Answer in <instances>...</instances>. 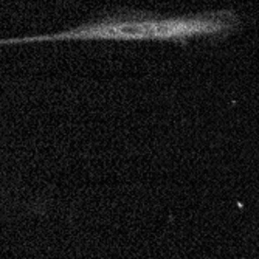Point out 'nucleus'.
Returning a JSON list of instances; mask_svg holds the SVG:
<instances>
[{"instance_id": "obj_1", "label": "nucleus", "mask_w": 259, "mask_h": 259, "mask_svg": "<svg viewBox=\"0 0 259 259\" xmlns=\"http://www.w3.org/2000/svg\"><path fill=\"white\" fill-rule=\"evenodd\" d=\"M239 25V16L230 10L177 17H158L151 14H118L87 22L76 28H70L55 34L0 39V45L58 40L186 42L193 37H222L236 31Z\"/></svg>"}]
</instances>
